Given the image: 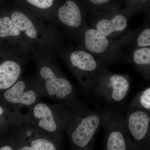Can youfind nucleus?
I'll list each match as a JSON object with an SVG mask.
<instances>
[{"instance_id": "6e6552de", "label": "nucleus", "mask_w": 150, "mask_h": 150, "mask_svg": "<svg viewBox=\"0 0 150 150\" xmlns=\"http://www.w3.org/2000/svg\"><path fill=\"white\" fill-rule=\"evenodd\" d=\"M102 126L105 131V150H137L121 113L105 110Z\"/></svg>"}, {"instance_id": "6ab92c4d", "label": "nucleus", "mask_w": 150, "mask_h": 150, "mask_svg": "<svg viewBox=\"0 0 150 150\" xmlns=\"http://www.w3.org/2000/svg\"><path fill=\"white\" fill-rule=\"evenodd\" d=\"M8 139L16 150H35L13 134H10Z\"/></svg>"}, {"instance_id": "0eeeda50", "label": "nucleus", "mask_w": 150, "mask_h": 150, "mask_svg": "<svg viewBox=\"0 0 150 150\" xmlns=\"http://www.w3.org/2000/svg\"><path fill=\"white\" fill-rule=\"evenodd\" d=\"M3 98L6 108L19 119L22 110L25 109L27 112L28 108L40 98L34 80H30L22 77L4 91Z\"/></svg>"}, {"instance_id": "2eb2a0df", "label": "nucleus", "mask_w": 150, "mask_h": 150, "mask_svg": "<svg viewBox=\"0 0 150 150\" xmlns=\"http://www.w3.org/2000/svg\"><path fill=\"white\" fill-rule=\"evenodd\" d=\"M126 62L134 65L135 70L146 80L150 78V47L134 48L129 52Z\"/></svg>"}, {"instance_id": "ddd939ff", "label": "nucleus", "mask_w": 150, "mask_h": 150, "mask_svg": "<svg viewBox=\"0 0 150 150\" xmlns=\"http://www.w3.org/2000/svg\"><path fill=\"white\" fill-rule=\"evenodd\" d=\"M13 23L20 30L30 43L40 42L43 38L41 29L37 22H35L21 12L14 11L11 14Z\"/></svg>"}, {"instance_id": "7ed1b4c3", "label": "nucleus", "mask_w": 150, "mask_h": 150, "mask_svg": "<svg viewBox=\"0 0 150 150\" xmlns=\"http://www.w3.org/2000/svg\"><path fill=\"white\" fill-rule=\"evenodd\" d=\"M105 111H95L80 101L71 109L67 132L71 150H94L96 137Z\"/></svg>"}, {"instance_id": "9b49d317", "label": "nucleus", "mask_w": 150, "mask_h": 150, "mask_svg": "<svg viewBox=\"0 0 150 150\" xmlns=\"http://www.w3.org/2000/svg\"><path fill=\"white\" fill-rule=\"evenodd\" d=\"M124 118L127 131L137 150H150V112L129 109Z\"/></svg>"}, {"instance_id": "4be33fe9", "label": "nucleus", "mask_w": 150, "mask_h": 150, "mask_svg": "<svg viewBox=\"0 0 150 150\" xmlns=\"http://www.w3.org/2000/svg\"><path fill=\"white\" fill-rule=\"evenodd\" d=\"M8 110V109H7L6 108V109H5L2 106L0 105V115H3L4 113H5Z\"/></svg>"}, {"instance_id": "aec40b11", "label": "nucleus", "mask_w": 150, "mask_h": 150, "mask_svg": "<svg viewBox=\"0 0 150 150\" xmlns=\"http://www.w3.org/2000/svg\"><path fill=\"white\" fill-rule=\"evenodd\" d=\"M26 1L30 4L41 9L51 7L54 2V0H26Z\"/></svg>"}, {"instance_id": "4468645a", "label": "nucleus", "mask_w": 150, "mask_h": 150, "mask_svg": "<svg viewBox=\"0 0 150 150\" xmlns=\"http://www.w3.org/2000/svg\"><path fill=\"white\" fill-rule=\"evenodd\" d=\"M22 63L18 59H7L0 64V91H5L21 78Z\"/></svg>"}, {"instance_id": "f3484780", "label": "nucleus", "mask_w": 150, "mask_h": 150, "mask_svg": "<svg viewBox=\"0 0 150 150\" xmlns=\"http://www.w3.org/2000/svg\"><path fill=\"white\" fill-rule=\"evenodd\" d=\"M146 47H150L149 18L146 19L139 28L134 30L133 38L128 50V54L134 48Z\"/></svg>"}, {"instance_id": "f03ea898", "label": "nucleus", "mask_w": 150, "mask_h": 150, "mask_svg": "<svg viewBox=\"0 0 150 150\" xmlns=\"http://www.w3.org/2000/svg\"><path fill=\"white\" fill-rule=\"evenodd\" d=\"M134 34L125 39H111L88 25L70 38L76 46L88 52L108 67L112 64L126 62Z\"/></svg>"}, {"instance_id": "39448f33", "label": "nucleus", "mask_w": 150, "mask_h": 150, "mask_svg": "<svg viewBox=\"0 0 150 150\" xmlns=\"http://www.w3.org/2000/svg\"><path fill=\"white\" fill-rule=\"evenodd\" d=\"M55 50L70 69L83 90L93 93L98 75L105 66L91 54L77 46H66L61 41Z\"/></svg>"}, {"instance_id": "f257e3e1", "label": "nucleus", "mask_w": 150, "mask_h": 150, "mask_svg": "<svg viewBox=\"0 0 150 150\" xmlns=\"http://www.w3.org/2000/svg\"><path fill=\"white\" fill-rule=\"evenodd\" d=\"M34 81L40 98L56 100L71 109L81 101L74 86L62 71L54 57L38 59Z\"/></svg>"}, {"instance_id": "423d86ee", "label": "nucleus", "mask_w": 150, "mask_h": 150, "mask_svg": "<svg viewBox=\"0 0 150 150\" xmlns=\"http://www.w3.org/2000/svg\"><path fill=\"white\" fill-rule=\"evenodd\" d=\"M131 84L129 75L111 72L105 67L98 76L93 93L108 104H118L126 98Z\"/></svg>"}, {"instance_id": "1a4fd4ad", "label": "nucleus", "mask_w": 150, "mask_h": 150, "mask_svg": "<svg viewBox=\"0 0 150 150\" xmlns=\"http://www.w3.org/2000/svg\"><path fill=\"white\" fill-rule=\"evenodd\" d=\"M129 15L114 13L95 15L90 20V26L108 38L123 39L131 37L134 30L129 29Z\"/></svg>"}, {"instance_id": "412c9836", "label": "nucleus", "mask_w": 150, "mask_h": 150, "mask_svg": "<svg viewBox=\"0 0 150 150\" xmlns=\"http://www.w3.org/2000/svg\"><path fill=\"white\" fill-rule=\"evenodd\" d=\"M89 2L90 3L92 6H103L110 2L111 0H88Z\"/></svg>"}, {"instance_id": "a211bd4d", "label": "nucleus", "mask_w": 150, "mask_h": 150, "mask_svg": "<svg viewBox=\"0 0 150 150\" xmlns=\"http://www.w3.org/2000/svg\"><path fill=\"white\" fill-rule=\"evenodd\" d=\"M129 109H138L150 112V87L142 90L133 98L129 103Z\"/></svg>"}, {"instance_id": "20e7f679", "label": "nucleus", "mask_w": 150, "mask_h": 150, "mask_svg": "<svg viewBox=\"0 0 150 150\" xmlns=\"http://www.w3.org/2000/svg\"><path fill=\"white\" fill-rule=\"evenodd\" d=\"M70 111L71 109L64 103H47L39 100L28 108L21 119L63 142V134L69 122Z\"/></svg>"}, {"instance_id": "dca6fc26", "label": "nucleus", "mask_w": 150, "mask_h": 150, "mask_svg": "<svg viewBox=\"0 0 150 150\" xmlns=\"http://www.w3.org/2000/svg\"><path fill=\"white\" fill-rule=\"evenodd\" d=\"M0 38H11L14 45H21L22 42L29 43L26 38L11 20L10 16L0 17Z\"/></svg>"}, {"instance_id": "9d476101", "label": "nucleus", "mask_w": 150, "mask_h": 150, "mask_svg": "<svg viewBox=\"0 0 150 150\" xmlns=\"http://www.w3.org/2000/svg\"><path fill=\"white\" fill-rule=\"evenodd\" d=\"M10 134L35 150H61L62 148V142L24 121L14 124Z\"/></svg>"}, {"instance_id": "f8f14e48", "label": "nucleus", "mask_w": 150, "mask_h": 150, "mask_svg": "<svg viewBox=\"0 0 150 150\" xmlns=\"http://www.w3.org/2000/svg\"><path fill=\"white\" fill-rule=\"evenodd\" d=\"M56 23L69 37L86 25L88 23L79 5L73 0H67L57 11Z\"/></svg>"}]
</instances>
